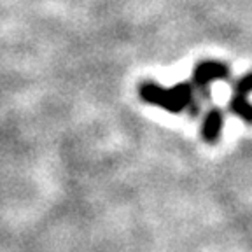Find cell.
I'll use <instances>...</instances> for the list:
<instances>
[{
	"label": "cell",
	"instance_id": "6da1fadb",
	"mask_svg": "<svg viewBox=\"0 0 252 252\" xmlns=\"http://www.w3.org/2000/svg\"><path fill=\"white\" fill-rule=\"evenodd\" d=\"M138 94L144 102L151 105L161 107L172 114H181L184 110H189V114L196 118L200 107L194 98V90L191 83H179L173 88H163L156 83H142L138 86Z\"/></svg>",
	"mask_w": 252,
	"mask_h": 252
},
{
	"label": "cell",
	"instance_id": "7a4b0ae2",
	"mask_svg": "<svg viewBox=\"0 0 252 252\" xmlns=\"http://www.w3.org/2000/svg\"><path fill=\"white\" fill-rule=\"evenodd\" d=\"M229 68L219 62H201L193 72V90L200 93L201 100H209L212 94V83L219 79H228Z\"/></svg>",
	"mask_w": 252,
	"mask_h": 252
},
{
	"label": "cell",
	"instance_id": "3957f363",
	"mask_svg": "<svg viewBox=\"0 0 252 252\" xmlns=\"http://www.w3.org/2000/svg\"><path fill=\"white\" fill-rule=\"evenodd\" d=\"M252 93V72L245 74L233 84V96L229 102V109L235 116L242 118L245 123L252 125V103L247 96Z\"/></svg>",
	"mask_w": 252,
	"mask_h": 252
},
{
	"label": "cell",
	"instance_id": "277c9868",
	"mask_svg": "<svg viewBox=\"0 0 252 252\" xmlns=\"http://www.w3.org/2000/svg\"><path fill=\"white\" fill-rule=\"evenodd\" d=\"M222 125H224V116H222L220 109H217V107L210 109L205 116L203 128H201V135H203L205 142L216 144L220 137V131H222Z\"/></svg>",
	"mask_w": 252,
	"mask_h": 252
}]
</instances>
